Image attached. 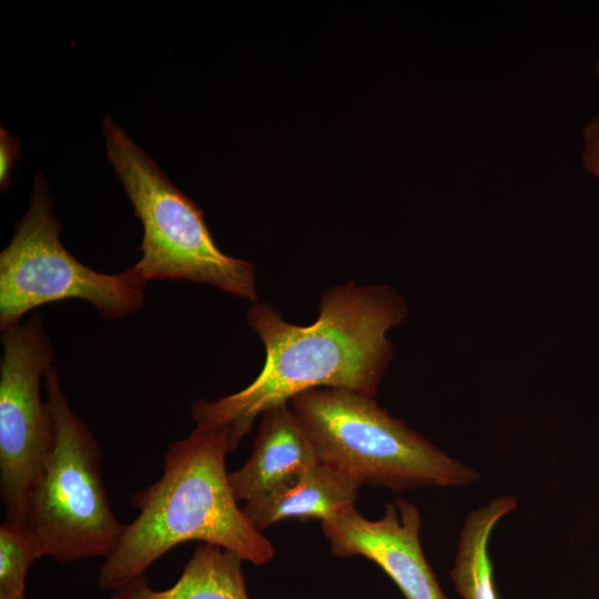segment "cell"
<instances>
[{
    "mask_svg": "<svg viewBox=\"0 0 599 599\" xmlns=\"http://www.w3.org/2000/svg\"><path fill=\"white\" fill-rule=\"evenodd\" d=\"M315 323H287L267 303L246 312L250 327L265 347L257 377L240 392L191 405L197 427L222 428L231 451L264 412L308 389L329 387L375 397L392 359L389 329L407 316L404 298L387 285L347 282L323 292Z\"/></svg>",
    "mask_w": 599,
    "mask_h": 599,
    "instance_id": "1",
    "label": "cell"
},
{
    "mask_svg": "<svg viewBox=\"0 0 599 599\" xmlns=\"http://www.w3.org/2000/svg\"><path fill=\"white\" fill-rule=\"evenodd\" d=\"M230 451L222 428L196 426L169 445L161 477L131 498L139 514L125 524L116 550L100 566V590L112 592L128 585L187 541L217 545L257 566L274 558L273 544L234 497L225 468Z\"/></svg>",
    "mask_w": 599,
    "mask_h": 599,
    "instance_id": "2",
    "label": "cell"
},
{
    "mask_svg": "<svg viewBox=\"0 0 599 599\" xmlns=\"http://www.w3.org/2000/svg\"><path fill=\"white\" fill-rule=\"evenodd\" d=\"M321 460L361 486L393 491L461 487L479 473L437 448L363 393L321 387L290 400Z\"/></svg>",
    "mask_w": 599,
    "mask_h": 599,
    "instance_id": "3",
    "label": "cell"
},
{
    "mask_svg": "<svg viewBox=\"0 0 599 599\" xmlns=\"http://www.w3.org/2000/svg\"><path fill=\"white\" fill-rule=\"evenodd\" d=\"M53 437L29 497L24 527L40 558L59 562L102 557L118 548L125 524L114 516L102 477V451L73 413L58 370L44 376Z\"/></svg>",
    "mask_w": 599,
    "mask_h": 599,
    "instance_id": "4",
    "label": "cell"
},
{
    "mask_svg": "<svg viewBox=\"0 0 599 599\" xmlns=\"http://www.w3.org/2000/svg\"><path fill=\"white\" fill-rule=\"evenodd\" d=\"M102 130L106 156L143 225L142 256L133 266L148 281L186 280L256 303L254 265L220 251L202 210L110 115Z\"/></svg>",
    "mask_w": 599,
    "mask_h": 599,
    "instance_id": "5",
    "label": "cell"
},
{
    "mask_svg": "<svg viewBox=\"0 0 599 599\" xmlns=\"http://www.w3.org/2000/svg\"><path fill=\"white\" fill-rule=\"evenodd\" d=\"M60 231L49 183L38 173L29 209L0 254L1 331L35 307L64 300L88 301L106 319L142 308L149 281L134 266L119 274L99 273L64 248Z\"/></svg>",
    "mask_w": 599,
    "mask_h": 599,
    "instance_id": "6",
    "label": "cell"
},
{
    "mask_svg": "<svg viewBox=\"0 0 599 599\" xmlns=\"http://www.w3.org/2000/svg\"><path fill=\"white\" fill-rule=\"evenodd\" d=\"M1 333L0 496L6 520L24 526L32 485L53 437L40 383L54 353L39 313Z\"/></svg>",
    "mask_w": 599,
    "mask_h": 599,
    "instance_id": "7",
    "label": "cell"
},
{
    "mask_svg": "<svg viewBox=\"0 0 599 599\" xmlns=\"http://www.w3.org/2000/svg\"><path fill=\"white\" fill-rule=\"evenodd\" d=\"M420 526L418 508L402 498L387 504L377 520L365 518L353 505L322 521L333 555L374 561L406 599H448L423 552Z\"/></svg>",
    "mask_w": 599,
    "mask_h": 599,
    "instance_id": "8",
    "label": "cell"
},
{
    "mask_svg": "<svg viewBox=\"0 0 599 599\" xmlns=\"http://www.w3.org/2000/svg\"><path fill=\"white\" fill-rule=\"evenodd\" d=\"M288 404L261 415L248 459L241 468L229 473L237 501L263 497L322 461L308 433Z\"/></svg>",
    "mask_w": 599,
    "mask_h": 599,
    "instance_id": "9",
    "label": "cell"
},
{
    "mask_svg": "<svg viewBox=\"0 0 599 599\" xmlns=\"http://www.w3.org/2000/svg\"><path fill=\"white\" fill-rule=\"evenodd\" d=\"M362 486L328 464L321 461L267 495L242 507L260 531L285 518H329L353 506Z\"/></svg>",
    "mask_w": 599,
    "mask_h": 599,
    "instance_id": "10",
    "label": "cell"
},
{
    "mask_svg": "<svg viewBox=\"0 0 599 599\" xmlns=\"http://www.w3.org/2000/svg\"><path fill=\"white\" fill-rule=\"evenodd\" d=\"M243 561L229 549L200 542L171 587L153 589L143 575L112 591L110 599H250Z\"/></svg>",
    "mask_w": 599,
    "mask_h": 599,
    "instance_id": "11",
    "label": "cell"
},
{
    "mask_svg": "<svg viewBox=\"0 0 599 599\" xmlns=\"http://www.w3.org/2000/svg\"><path fill=\"white\" fill-rule=\"evenodd\" d=\"M517 505L516 497L501 495L468 512L449 571L454 587L463 599H498L489 541L499 520L515 510Z\"/></svg>",
    "mask_w": 599,
    "mask_h": 599,
    "instance_id": "12",
    "label": "cell"
},
{
    "mask_svg": "<svg viewBox=\"0 0 599 599\" xmlns=\"http://www.w3.org/2000/svg\"><path fill=\"white\" fill-rule=\"evenodd\" d=\"M40 558L23 525L4 520L0 526V599H26V581L32 562Z\"/></svg>",
    "mask_w": 599,
    "mask_h": 599,
    "instance_id": "13",
    "label": "cell"
},
{
    "mask_svg": "<svg viewBox=\"0 0 599 599\" xmlns=\"http://www.w3.org/2000/svg\"><path fill=\"white\" fill-rule=\"evenodd\" d=\"M580 159L583 170L588 174L599 177V113L583 128Z\"/></svg>",
    "mask_w": 599,
    "mask_h": 599,
    "instance_id": "14",
    "label": "cell"
},
{
    "mask_svg": "<svg viewBox=\"0 0 599 599\" xmlns=\"http://www.w3.org/2000/svg\"><path fill=\"white\" fill-rule=\"evenodd\" d=\"M21 145L17 138L10 135L9 131L0 129V186L4 192L11 183V171L19 159Z\"/></svg>",
    "mask_w": 599,
    "mask_h": 599,
    "instance_id": "15",
    "label": "cell"
},
{
    "mask_svg": "<svg viewBox=\"0 0 599 599\" xmlns=\"http://www.w3.org/2000/svg\"><path fill=\"white\" fill-rule=\"evenodd\" d=\"M593 73L596 78L599 80V57L593 62Z\"/></svg>",
    "mask_w": 599,
    "mask_h": 599,
    "instance_id": "16",
    "label": "cell"
}]
</instances>
